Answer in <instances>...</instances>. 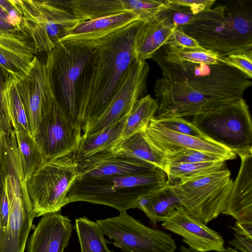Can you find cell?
<instances>
[{"label":"cell","instance_id":"cell-9","mask_svg":"<svg viewBox=\"0 0 252 252\" xmlns=\"http://www.w3.org/2000/svg\"><path fill=\"white\" fill-rule=\"evenodd\" d=\"M232 185L230 171L225 167L171 185L184 209L207 224L225 210Z\"/></svg>","mask_w":252,"mask_h":252},{"label":"cell","instance_id":"cell-39","mask_svg":"<svg viewBox=\"0 0 252 252\" xmlns=\"http://www.w3.org/2000/svg\"><path fill=\"white\" fill-rule=\"evenodd\" d=\"M224 63L244 74L250 79L252 78V50L231 55L223 58Z\"/></svg>","mask_w":252,"mask_h":252},{"label":"cell","instance_id":"cell-18","mask_svg":"<svg viewBox=\"0 0 252 252\" xmlns=\"http://www.w3.org/2000/svg\"><path fill=\"white\" fill-rule=\"evenodd\" d=\"M144 132L149 143L164 156L179 150L191 149L218 154L228 160L237 157L234 153L222 146L171 131L159 126L153 119Z\"/></svg>","mask_w":252,"mask_h":252},{"label":"cell","instance_id":"cell-15","mask_svg":"<svg viewBox=\"0 0 252 252\" xmlns=\"http://www.w3.org/2000/svg\"><path fill=\"white\" fill-rule=\"evenodd\" d=\"M76 162L78 176L84 177L136 175L158 168L112 147Z\"/></svg>","mask_w":252,"mask_h":252},{"label":"cell","instance_id":"cell-5","mask_svg":"<svg viewBox=\"0 0 252 252\" xmlns=\"http://www.w3.org/2000/svg\"><path fill=\"white\" fill-rule=\"evenodd\" d=\"M96 40H63L47 54L45 63L55 102L68 120L81 130L77 86Z\"/></svg>","mask_w":252,"mask_h":252},{"label":"cell","instance_id":"cell-7","mask_svg":"<svg viewBox=\"0 0 252 252\" xmlns=\"http://www.w3.org/2000/svg\"><path fill=\"white\" fill-rule=\"evenodd\" d=\"M78 176L72 154L44 162L26 181L35 217L60 211L67 205V193Z\"/></svg>","mask_w":252,"mask_h":252},{"label":"cell","instance_id":"cell-2","mask_svg":"<svg viewBox=\"0 0 252 252\" xmlns=\"http://www.w3.org/2000/svg\"><path fill=\"white\" fill-rule=\"evenodd\" d=\"M144 22L138 20L97 39L77 86L83 132L106 109L137 58L136 40Z\"/></svg>","mask_w":252,"mask_h":252},{"label":"cell","instance_id":"cell-23","mask_svg":"<svg viewBox=\"0 0 252 252\" xmlns=\"http://www.w3.org/2000/svg\"><path fill=\"white\" fill-rule=\"evenodd\" d=\"M55 5L71 13L81 21L126 11L123 0H51Z\"/></svg>","mask_w":252,"mask_h":252},{"label":"cell","instance_id":"cell-22","mask_svg":"<svg viewBox=\"0 0 252 252\" xmlns=\"http://www.w3.org/2000/svg\"><path fill=\"white\" fill-rule=\"evenodd\" d=\"M182 207L172 186L167 183L163 187L142 197L135 206V208L144 212L153 224L164 221Z\"/></svg>","mask_w":252,"mask_h":252},{"label":"cell","instance_id":"cell-30","mask_svg":"<svg viewBox=\"0 0 252 252\" xmlns=\"http://www.w3.org/2000/svg\"><path fill=\"white\" fill-rule=\"evenodd\" d=\"M226 167L225 161L170 164L167 183L174 185Z\"/></svg>","mask_w":252,"mask_h":252},{"label":"cell","instance_id":"cell-40","mask_svg":"<svg viewBox=\"0 0 252 252\" xmlns=\"http://www.w3.org/2000/svg\"><path fill=\"white\" fill-rule=\"evenodd\" d=\"M166 1L170 3L188 6L195 15L204 10L210 9L216 2L214 0H166Z\"/></svg>","mask_w":252,"mask_h":252},{"label":"cell","instance_id":"cell-6","mask_svg":"<svg viewBox=\"0 0 252 252\" xmlns=\"http://www.w3.org/2000/svg\"><path fill=\"white\" fill-rule=\"evenodd\" d=\"M191 122L209 141L240 157L252 152V120L243 98L194 115Z\"/></svg>","mask_w":252,"mask_h":252},{"label":"cell","instance_id":"cell-19","mask_svg":"<svg viewBox=\"0 0 252 252\" xmlns=\"http://www.w3.org/2000/svg\"><path fill=\"white\" fill-rule=\"evenodd\" d=\"M240 158V168L222 214L237 222L252 223V152Z\"/></svg>","mask_w":252,"mask_h":252},{"label":"cell","instance_id":"cell-41","mask_svg":"<svg viewBox=\"0 0 252 252\" xmlns=\"http://www.w3.org/2000/svg\"><path fill=\"white\" fill-rule=\"evenodd\" d=\"M228 243L232 248L241 252H252V239L249 238L235 234Z\"/></svg>","mask_w":252,"mask_h":252},{"label":"cell","instance_id":"cell-14","mask_svg":"<svg viewBox=\"0 0 252 252\" xmlns=\"http://www.w3.org/2000/svg\"><path fill=\"white\" fill-rule=\"evenodd\" d=\"M17 86L33 137L42 118L55 102L45 63L35 56L29 74L17 79Z\"/></svg>","mask_w":252,"mask_h":252},{"label":"cell","instance_id":"cell-10","mask_svg":"<svg viewBox=\"0 0 252 252\" xmlns=\"http://www.w3.org/2000/svg\"><path fill=\"white\" fill-rule=\"evenodd\" d=\"M12 2L33 41L36 54H48L82 22L50 0H12Z\"/></svg>","mask_w":252,"mask_h":252},{"label":"cell","instance_id":"cell-32","mask_svg":"<svg viewBox=\"0 0 252 252\" xmlns=\"http://www.w3.org/2000/svg\"><path fill=\"white\" fill-rule=\"evenodd\" d=\"M163 47L164 51L162 54L169 61H185L194 63L214 64L224 60L223 58L207 50L173 48L165 46Z\"/></svg>","mask_w":252,"mask_h":252},{"label":"cell","instance_id":"cell-25","mask_svg":"<svg viewBox=\"0 0 252 252\" xmlns=\"http://www.w3.org/2000/svg\"><path fill=\"white\" fill-rule=\"evenodd\" d=\"M127 115L119 122L100 131L90 135H82L78 147L72 154L74 159L80 160L113 147L121 139Z\"/></svg>","mask_w":252,"mask_h":252},{"label":"cell","instance_id":"cell-36","mask_svg":"<svg viewBox=\"0 0 252 252\" xmlns=\"http://www.w3.org/2000/svg\"><path fill=\"white\" fill-rule=\"evenodd\" d=\"M165 1L167 7L159 14L176 29L188 24L195 16L187 6L170 3L166 0Z\"/></svg>","mask_w":252,"mask_h":252},{"label":"cell","instance_id":"cell-29","mask_svg":"<svg viewBox=\"0 0 252 252\" xmlns=\"http://www.w3.org/2000/svg\"><path fill=\"white\" fill-rule=\"evenodd\" d=\"M75 229L81 252H113L108 249L104 235L96 222L85 217L78 218L75 220Z\"/></svg>","mask_w":252,"mask_h":252},{"label":"cell","instance_id":"cell-16","mask_svg":"<svg viewBox=\"0 0 252 252\" xmlns=\"http://www.w3.org/2000/svg\"><path fill=\"white\" fill-rule=\"evenodd\" d=\"M161 226L181 236L183 241L194 252H220L224 249L222 237L189 214L183 207L162 222Z\"/></svg>","mask_w":252,"mask_h":252},{"label":"cell","instance_id":"cell-37","mask_svg":"<svg viewBox=\"0 0 252 252\" xmlns=\"http://www.w3.org/2000/svg\"><path fill=\"white\" fill-rule=\"evenodd\" d=\"M9 73L0 66V130L9 136L15 132L3 90Z\"/></svg>","mask_w":252,"mask_h":252},{"label":"cell","instance_id":"cell-20","mask_svg":"<svg viewBox=\"0 0 252 252\" xmlns=\"http://www.w3.org/2000/svg\"><path fill=\"white\" fill-rule=\"evenodd\" d=\"M139 17L131 11L82 21L63 39L95 40L106 36L139 20ZM62 40V41H63Z\"/></svg>","mask_w":252,"mask_h":252},{"label":"cell","instance_id":"cell-31","mask_svg":"<svg viewBox=\"0 0 252 252\" xmlns=\"http://www.w3.org/2000/svg\"><path fill=\"white\" fill-rule=\"evenodd\" d=\"M3 93L15 131L23 132L33 137L29 126L24 105L19 95L17 79L10 73L6 80Z\"/></svg>","mask_w":252,"mask_h":252},{"label":"cell","instance_id":"cell-24","mask_svg":"<svg viewBox=\"0 0 252 252\" xmlns=\"http://www.w3.org/2000/svg\"><path fill=\"white\" fill-rule=\"evenodd\" d=\"M112 148L115 151L151 163L163 170L166 174L169 165L168 159L149 143L144 130L120 139Z\"/></svg>","mask_w":252,"mask_h":252},{"label":"cell","instance_id":"cell-33","mask_svg":"<svg viewBox=\"0 0 252 252\" xmlns=\"http://www.w3.org/2000/svg\"><path fill=\"white\" fill-rule=\"evenodd\" d=\"M170 164L199 163L224 161L228 159L221 155L202 151L184 149L164 155Z\"/></svg>","mask_w":252,"mask_h":252},{"label":"cell","instance_id":"cell-26","mask_svg":"<svg viewBox=\"0 0 252 252\" xmlns=\"http://www.w3.org/2000/svg\"><path fill=\"white\" fill-rule=\"evenodd\" d=\"M0 48L32 63L36 53L33 41L25 27L13 25L0 17Z\"/></svg>","mask_w":252,"mask_h":252},{"label":"cell","instance_id":"cell-44","mask_svg":"<svg viewBox=\"0 0 252 252\" xmlns=\"http://www.w3.org/2000/svg\"><path fill=\"white\" fill-rule=\"evenodd\" d=\"M220 252H241L231 247H227Z\"/></svg>","mask_w":252,"mask_h":252},{"label":"cell","instance_id":"cell-12","mask_svg":"<svg viewBox=\"0 0 252 252\" xmlns=\"http://www.w3.org/2000/svg\"><path fill=\"white\" fill-rule=\"evenodd\" d=\"M149 70L150 66L146 61L138 57L135 59L106 109L82 135L100 131L125 118L143 93Z\"/></svg>","mask_w":252,"mask_h":252},{"label":"cell","instance_id":"cell-43","mask_svg":"<svg viewBox=\"0 0 252 252\" xmlns=\"http://www.w3.org/2000/svg\"><path fill=\"white\" fill-rule=\"evenodd\" d=\"M232 228L235 234L252 239V223L236 222Z\"/></svg>","mask_w":252,"mask_h":252},{"label":"cell","instance_id":"cell-42","mask_svg":"<svg viewBox=\"0 0 252 252\" xmlns=\"http://www.w3.org/2000/svg\"><path fill=\"white\" fill-rule=\"evenodd\" d=\"M6 162L4 159L0 156V248L3 241L4 233L1 228L0 206L2 196L5 187L7 171Z\"/></svg>","mask_w":252,"mask_h":252},{"label":"cell","instance_id":"cell-17","mask_svg":"<svg viewBox=\"0 0 252 252\" xmlns=\"http://www.w3.org/2000/svg\"><path fill=\"white\" fill-rule=\"evenodd\" d=\"M73 226L60 211L42 216L26 243L27 252H63Z\"/></svg>","mask_w":252,"mask_h":252},{"label":"cell","instance_id":"cell-45","mask_svg":"<svg viewBox=\"0 0 252 252\" xmlns=\"http://www.w3.org/2000/svg\"><path fill=\"white\" fill-rule=\"evenodd\" d=\"M180 252H195L191 250L189 248H188L184 246H181L180 247Z\"/></svg>","mask_w":252,"mask_h":252},{"label":"cell","instance_id":"cell-38","mask_svg":"<svg viewBox=\"0 0 252 252\" xmlns=\"http://www.w3.org/2000/svg\"><path fill=\"white\" fill-rule=\"evenodd\" d=\"M164 46L173 48L206 50L195 39L187 35L179 28L173 32Z\"/></svg>","mask_w":252,"mask_h":252},{"label":"cell","instance_id":"cell-27","mask_svg":"<svg viewBox=\"0 0 252 252\" xmlns=\"http://www.w3.org/2000/svg\"><path fill=\"white\" fill-rule=\"evenodd\" d=\"M158 109L156 100L149 94L137 100L127 115L121 139L144 130Z\"/></svg>","mask_w":252,"mask_h":252},{"label":"cell","instance_id":"cell-3","mask_svg":"<svg viewBox=\"0 0 252 252\" xmlns=\"http://www.w3.org/2000/svg\"><path fill=\"white\" fill-rule=\"evenodd\" d=\"M252 4L236 0L195 15L178 28L220 58L252 50Z\"/></svg>","mask_w":252,"mask_h":252},{"label":"cell","instance_id":"cell-13","mask_svg":"<svg viewBox=\"0 0 252 252\" xmlns=\"http://www.w3.org/2000/svg\"><path fill=\"white\" fill-rule=\"evenodd\" d=\"M81 132L55 101L42 118L33 138L46 161L72 154L80 143Z\"/></svg>","mask_w":252,"mask_h":252},{"label":"cell","instance_id":"cell-35","mask_svg":"<svg viewBox=\"0 0 252 252\" xmlns=\"http://www.w3.org/2000/svg\"><path fill=\"white\" fill-rule=\"evenodd\" d=\"M153 119L159 126L171 131L209 141L191 122L183 118L169 117L157 119L154 117Z\"/></svg>","mask_w":252,"mask_h":252},{"label":"cell","instance_id":"cell-11","mask_svg":"<svg viewBox=\"0 0 252 252\" xmlns=\"http://www.w3.org/2000/svg\"><path fill=\"white\" fill-rule=\"evenodd\" d=\"M96 223L124 252H175L177 249L171 234L147 227L126 212Z\"/></svg>","mask_w":252,"mask_h":252},{"label":"cell","instance_id":"cell-21","mask_svg":"<svg viewBox=\"0 0 252 252\" xmlns=\"http://www.w3.org/2000/svg\"><path fill=\"white\" fill-rule=\"evenodd\" d=\"M176 29L159 13L144 21L138 33L135 44L137 57L146 60L163 46Z\"/></svg>","mask_w":252,"mask_h":252},{"label":"cell","instance_id":"cell-8","mask_svg":"<svg viewBox=\"0 0 252 252\" xmlns=\"http://www.w3.org/2000/svg\"><path fill=\"white\" fill-rule=\"evenodd\" d=\"M6 162L9 216L0 252H24L35 215L16 148L7 150Z\"/></svg>","mask_w":252,"mask_h":252},{"label":"cell","instance_id":"cell-4","mask_svg":"<svg viewBox=\"0 0 252 252\" xmlns=\"http://www.w3.org/2000/svg\"><path fill=\"white\" fill-rule=\"evenodd\" d=\"M166 174L157 168L126 176H77L66 196L67 204L84 201L113 207L120 213L135 208L138 200L166 184Z\"/></svg>","mask_w":252,"mask_h":252},{"label":"cell","instance_id":"cell-1","mask_svg":"<svg viewBox=\"0 0 252 252\" xmlns=\"http://www.w3.org/2000/svg\"><path fill=\"white\" fill-rule=\"evenodd\" d=\"M152 59L161 71L154 88L158 105L157 119L193 116L210 111L243 98L252 84L224 60L214 64L172 62L158 51Z\"/></svg>","mask_w":252,"mask_h":252},{"label":"cell","instance_id":"cell-28","mask_svg":"<svg viewBox=\"0 0 252 252\" xmlns=\"http://www.w3.org/2000/svg\"><path fill=\"white\" fill-rule=\"evenodd\" d=\"M15 132L19 160L26 181L46 160L33 137L23 132Z\"/></svg>","mask_w":252,"mask_h":252},{"label":"cell","instance_id":"cell-34","mask_svg":"<svg viewBox=\"0 0 252 252\" xmlns=\"http://www.w3.org/2000/svg\"><path fill=\"white\" fill-rule=\"evenodd\" d=\"M126 11L136 13L140 20L146 21L166 9L167 4L161 0H123Z\"/></svg>","mask_w":252,"mask_h":252}]
</instances>
